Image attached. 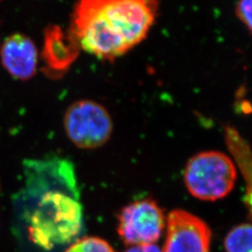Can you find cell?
I'll list each match as a JSON object with an SVG mask.
<instances>
[{
	"label": "cell",
	"instance_id": "cell-6",
	"mask_svg": "<svg viewBox=\"0 0 252 252\" xmlns=\"http://www.w3.org/2000/svg\"><path fill=\"white\" fill-rule=\"evenodd\" d=\"M211 231L207 223L184 210H174L167 218L162 252H210Z\"/></svg>",
	"mask_w": 252,
	"mask_h": 252
},
{
	"label": "cell",
	"instance_id": "cell-2",
	"mask_svg": "<svg viewBox=\"0 0 252 252\" xmlns=\"http://www.w3.org/2000/svg\"><path fill=\"white\" fill-rule=\"evenodd\" d=\"M82 228V207L61 189L43 191L29 217L28 234L32 242L46 250L69 243Z\"/></svg>",
	"mask_w": 252,
	"mask_h": 252
},
{
	"label": "cell",
	"instance_id": "cell-4",
	"mask_svg": "<svg viewBox=\"0 0 252 252\" xmlns=\"http://www.w3.org/2000/svg\"><path fill=\"white\" fill-rule=\"evenodd\" d=\"M63 125L69 139L82 149H94L105 144L113 128L108 110L91 100L72 104L65 112Z\"/></svg>",
	"mask_w": 252,
	"mask_h": 252
},
{
	"label": "cell",
	"instance_id": "cell-8",
	"mask_svg": "<svg viewBox=\"0 0 252 252\" xmlns=\"http://www.w3.org/2000/svg\"><path fill=\"white\" fill-rule=\"evenodd\" d=\"M79 47L71 33L65 36L58 27L50 29L46 35L44 49L47 65L54 70L67 68L77 57Z\"/></svg>",
	"mask_w": 252,
	"mask_h": 252
},
{
	"label": "cell",
	"instance_id": "cell-7",
	"mask_svg": "<svg viewBox=\"0 0 252 252\" xmlns=\"http://www.w3.org/2000/svg\"><path fill=\"white\" fill-rule=\"evenodd\" d=\"M1 60L11 76L19 80H27L36 73V45L29 37L21 34L9 36L1 48Z\"/></svg>",
	"mask_w": 252,
	"mask_h": 252
},
{
	"label": "cell",
	"instance_id": "cell-1",
	"mask_svg": "<svg viewBox=\"0 0 252 252\" xmlns=\"http://www.w3.org/2000/svg\"><path fill=\"white\" fill-rule=\"evenodd\" d=\"M156 11L153 1L84 0L74 9L71 34L87 53L113 59L144 39Z\"/></svg>",
	"mask_w": 252,
	"mask_h": 252
},
{
	"label": "cell",
	"instance_id": "cell-3",
	"mask_svg": "<svg viewBox=\"0 0 252 252\" xmlns=\"http://www.w3.org/2000/svg\"><path fill=\"white\" fill-rule=\"evenodd\" d=\"M236 165L225 153L209 151L191 157L184 169L189 193L203 201H216L234 189Z\"/></svg>",
	"mask_w": 252,
	"mask_h": 252
},
{
	"label": "cell",
	"instance_id": "cell-5",
	"mask_svg": "<svg viewBox=\"0 0 252 252\" xmlns=\"http://www.w3.org/2000/svg\"><path fill=\"white\" fill-rule=\"evenodd\" d=\"M164 215L159 206L150 199L126 206L119 215L118 234L124 243L135 247L153 245L164 229Z\"/></svg>",
	"mask_w": 252,
	"mask_h": 252
},
{
	"label": "cell",
	"instance_id": "cell-12",
	"mask_svg": "<svg viewBox=\"0 0 252 252\" xmlns=\"http://www.w3.org/2000/svg\"><path fill=\"white\" fill-rule=\"evenodd\" d=\"M235 11L238 18L252 31V0L239 2L235 8Z\"/></svg>",
	"mask_w": 252,
	"mask_h": 252
},
{
	"label": "cell",
	"instance_id": "cell-10",
	"mask_svg": "<svg viewBox=\"0 0 252 252\" xmlns=\"http://www.w3.org/2000/svg\"><path fill=\"white\" fill-rule=\"evenodd\" d=\"M227 252H252V224H240L227 234L224 240Z\"/></svg>",
	"mask_w": 252,
	"mask_h": 252
},
{
	"label": "cell",
	"instance_id": "cell-11",
	"mask_svg": "<svg viewBox=\"0 0 252 252\" xmlns=\"http://www.w3.org/2000/svg\"><path fill=\"white\" fill-rule=\"evenodd\" d=\"M65 252H114V251L106 240L90 236L76 241Z\"/></svg>",
	"mask_w": 252,
	"mask_h": 252
},
{
	"label": "cell",
	"instance_id": "cell-9",
	"mask_svg": "<svg viewBox=\"0 0 252 252\" xmlns=\"http://www.w3.org/2000/svg\"><path fill=\"white\" fill-rule=\"evenodd\" d=\"M225 140L234 163L242 173L246 182L245 203L252 218V151L240 134L231 126L225 128Z\"/></svg>",
	"mask_w": 252,
	"mask_h": 252
},
{
	"label": "cell",
	"instance_id": "cell-13",
	"mask_svg": "<svg viewBox=\"0 0 252 252\" xmlns=\"http://www.w3.org/2000/svg\"><path fill=\"white\" fill-rule=\"evenodd\" d=\"M125 252H162L156 245H142L131 247Z\"/></svg>",
	"mask_w": 252,
	"mask_h": 252
}]
</instances>
